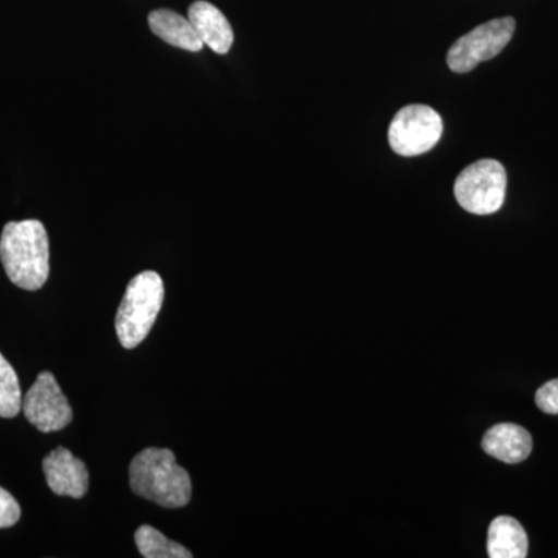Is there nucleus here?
<instances>
[{"mask_svg":"<svg viewBox=\"0 0 558 558\" xmlns=\"http://www.w3.org/2000/svg\"><path fill=\"white\" fill-rule=\"evenodd\" d=\"M47 484L60 497L83 498L89 488V472L72 451L58 447L43 462Z\"/></svg>","mask_w":558,"mask_h":558,"instance_id":"obj_8","label":"nucleus"},{"mask_svg":"<svg viewBox=\"0 0 558 558\" xmlns=\"http://www.w3.org/2000/svg\"><path fill=\"white\" fill-rule=\"evenodd\" d=\"M0 259L17 288L39 290L50 274V245L46 227L36 219L9 222L0 238Z\"/></svg>","mask_w":558,"mask_h":558,"instance_id":"obj_1","label":"nucleus"},{"mask_svg":"<svg viewBox=\"0 0 558 558\" xmlns=\"http://www.w3.org/2000/svg\"><path fill=\"white\" fill-rule=\"evenodd\" d=\"M22 410L33 427L43 433L61 432L73 418L69 400L49 371L40 373L28 389L22 400Z\"/></svg>","mask_w":558,"mask_h":558,"instance_id":"obj_7","label":"nucleus"},{"mask_svg":"<svg viewBox=\"0 0 558 558\" xmlns=\"http://www.w3.org/2000/svg\"><path fill=\"white\" fill-rule=\"evenodd\" d=\"M508 174L497 160L484 159L469 165L454 183V197L472 215H494L502 207Z\"/></svg>","mask_w":558,"mask_h":558,"instance_id":"obj_4","label":"nucleus"},{"mask_svg":"<svg viewBox=\"0 0 558 558\" xmlns=\"http://www.w3.org/2000/svg\"><path fill=\"white\" fill-rule=\"evenodd\" d=\"M20 519V502L5 488L0 487V529L14 526Z\"/></svg>","mask_w":558,"mask_h":558,"instance_id":"obj_15","label":"nucleus"},{"mask_svg":"<svg viewBox=\"0 0 558 558\" xmlns=\"http://www.w3.org/2000/svg\"><path fill=\"white\" fill-rule=\"evenodd\" d=\"M442 119L425 105H410L400 109L389 124V146L403 157L428 153L442 137Z\"/></svg>","mask_w":558,"mask_h":558,"instance_id":"obj_5","label":"nucleus"},{"mask_svg":"<svg viewBox=\"0 0 558 558\" xmlns=\"http://www.w3.org/2000/svg\"><path fill=\"white\" fill-rule=\"evenodd\" d=\"M515 28L513 17H499L480 25L450 47L447 64L453 72H470L481 62L498 57L512 40Z\"/></svg>","mask_w":558,"mask_h":558,"instance_id":"obj_6","label":"nucleus"},{"mask_svg":"<svg viewBox=\"0 0 558 558\" xmlns=\"http://www.w3.org/2000/svg\"><path fill=\"white\" fill-rule=\"evenodd\" d=\"M130 481L135 495L167 509L189 505L193 490L189 472L180 468L175 454L168 449L140 451L132 459Z\"/></svg>","mask_w":558,"mask_h":558,"instance_id":"obj_2","label":"nucleus"},{"mask_svg":"<svg viewBox=\"0 0 558 558\" xmlns=\"http://www.w3.org/2000/svg\"><path fill=\"white\" fill-rule=\"evenodd\" d=\"M150 31L172 47L189 51H201L204 47L199 35L194 31L189 17L180 16L175 11L154 10L148 17Z\"/></svg>","mask_w":558,"mask_h":558,"instance_id":"obj_11","label":"nucleus"},{"mask_svg":"<svg viewBox=\"0 0 558 558\" xmlns=\"http://www.w3.org/2000/svg\"><path fill=\"white\" fill-rule=\"evenodd\" d=\"M163 299V279L157 271H142L131 279L116 317L121 347L137 348L149 336L159 317Z\"/></svg>","mask_w":558,"mask_h":558,"instance_id":"obj_3","label":"nucleus"},{"mask_svg":"<svg viewBox=\"0 0 558 558\" xmlns=\"http://www.w3.org/2000/svg\"><path fill=\"white\" fill-rule=\"evenodd\" d=\"M135 545L146 558H191L193 554L189 549L183 548L179 543L165 537L161 532L153 526L138 527L135 532Z\"/></svg>","mask_w":558,"mask_h":558,"instance_id":"obj_13","label":"nucleus"},{"mask_svg":"<svg viewBox=\"0 0 558 558\" xmlns=\"http://www.w3.org/2000/svg\"><path fill=\"white\" fill-rule=\"evenodd\" d=\"M481 446L488 457L506 464H519L531 454L532 436L520 425L498 424L488 429Z\"/></svg>","mask_w":558,"mask_h":558,"instance_id":"obj_10","label":"nucleus"},{"mask_svg":"<svg viewBox=\"0 0 558 558\" xmlns=\"http://www.w3.org/2000/svg\"><path fill=\"white\" fill-rule=\"evenodd\" d=\"M189 20L204 46H208L218 54L229 53L234 35L229 20L223 16L218 7L204 0L194 2L189 10Z\"/></svg>","mask_w":558,"mask_h":558,"instance_id":"obj_9","label":"nucleus"},{"mask_svg":"<svg viewBox=\"0 0 558 558\" xmlns=\"http://www.w3.org/2000/svg\"><path fill=\"white\" fill-rule=\"evenodd\" d=\"M22 410V392L16 371L0 354V417H16Z\"/></svg>","mask_w":558,"mask_h":558,"instance_id":"obj_14","label":"nucleus"},{"mask_svg":"<svg viewBox=\"0 0 558 558\" xmlns=\"http://www.w3.org/2000/svg\"><path fill=\"white\" fill-rule=\"evenodd\" d=\"M527 548V534L519 520L502 515L492 521L487 534L488 557L524 558Z\"/></svg>","mask_w":558,"mask_h":558,"instance_id":"obj_12","label":"nucleus"},{"mask_svg":"<svg viewBox=\"0 0 558 558\" xmlns=\"http://www.w3.org/2000/svg\"><path fill=\"white\" fill-rule=\"evenodd\" d=\"M535 403L543 413L558 414V379L548 381L535 395Z\"/></svg>","mask_w":558,"mask_h":558,"instance_id":"obj_16","label":"nucleus"}]
</instances>
